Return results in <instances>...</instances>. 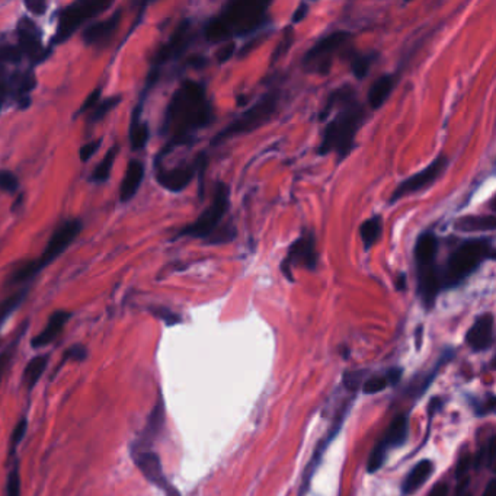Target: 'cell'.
Wrapping results in <instances>:
<instances>
[{
  "label": "cell",
  "instance_id": "1",
  "mask_svg": "<svg viewBox=\"0 0 496 496\" xmlns=\"http://www.w3.org/2000/svg\"><path fill=\"white\" fill-rule=\"evenodd\" d=\"M330 121L322 134L318 148L320 156L335 153L338 162L346 159L355 149V138L367 121V108L358 100L353 85H342L329 93L319 114V119Z\"/></svg>",
  "mask_w": 496,
  "mask_h": 496
},
{
  "label": "cell",
  "instance_id": "2",
  "mask_svg": "<svg viewBox=\"0 0 496 496\" xmlns=\"http://www.w3.org/2000/svg\"><path fill=\"white\" fill-rule=\"evenodd\" d=\"M214 119V108L207 96L205 86L195 80H185L175 91L164 112L163 131L171 138L162 156L174 148L191 144L197 133L209 127Z\"/></svg>",
  "mask_w": 496,
  "mask_h": 496
},
{
  "label": "cell",
  "instance_id": "3",
  "mask_svg": "<svg viewBox=\"0 0 496 496\" xmlns=\"http://www.w3.org/2000/svg\"><path fill=\"white\" fill-rule=\"evenodd\" d=\"M271 4L263 0H233L226 4L220 13L213 16L204 28V37L211 44L256 34L263 30L271 18Z\"/></svg>",
  "mask_w": 496,
  "mask_h": 496
},
{
  "label": "cell",
  "instance_id": "4",
  "mask_svg": "<svg viewBox=\"0 0 496 496\" xmlns=\"http://www.w3.org/2000/svg\"><path fill=\"white\" fill-rule=\"evenodd\" d=\"M495 258V246L490 237H473L460 242L448 255L445 266L440 270L441 290H452L462 285L481 265Z\"/></svg>",
  "mask_w": 496,
  "mask_h": 496
},
{
  "label": "cell",
  "instance_id": "5",
  "mask_svg": "<svg viewBox=\"0 0 496 496\" xmlns=\"http://www.w3.org/2000/svg\"><path fill=\"white\" fill-rule=\"evenodd\" d=\"M438 237L432 230L422 232L415 243V266H417V293L426 310L433 308L441 290L440 266L437 265Z\"/></svg>",
  "mask_w": 496,
  "mask_h": 496
},
{
  "label": "cell",
  "instance_id": "6",
  "mask_svg": "<svg viewBox=\"0 0 496 496\" xmlns=\"http://www.w3.org/2000/svg\"><path fill=\"white\" fill-rule=\"evenodd\" d=\"M281 107V89L274 88L270 92L262 95L251 108H247L242 112L236 119H233L229 126H226L221 131H218L213 140L211 146H220L236 136H243L252 133L259 127L270 122L273 117L278 112Z\"/></svg>",
  "mask_w": 496,
  "mask_h": 496
},
{
  "label": "cell",
  "instance_id": "7",
  "mask_svg": "<svg viewBox=\"0 0 496 496\" xmlns=\"http://www.w3.org/2000/svg\"><path fill=\"white\" fill-rule=\"evenodd\" d=\"M353 34L344 30L325 35L304 54L301 61L303 69L307 73L327 76L330 73V69H332L334 57H344V54L351 48V41H353Z\"/></svg>",
  "mask_w": 496,
  "mask_h": 496
},
{
  "label": "cell",
  "instance_id": "8",
  "mask_svg": "<svg viewBox=\"0 0 496 496\" xmlns=\"http://www.w3.org/2000/svg\"><path fill=\"white\" fill-rule=\"evenodd\" d=\"M80 230L81 223L79 220H69L63 226L58 227L50 237L46 251L41 255V258L38 261L25 263L20 270H18L16 274H13L12 277V282H24L38 274L46 265L51 263L67 249L72 242L77 237Z\"/></svg>",
  "mask_w": 496,
  "mask_h": 496
},
{
  "label": "cell",
  "instance_id": "9",
  "mask_svg": "<svg viewBox=\"0 0 496 496\" xmlns=\"http://www.w3.org/2000/svg\"><path fill=\"white\" fill-rule=\"evenodd\" d=\"M230 207V188L224 182H217L214 187L213 198L210 205L201 213V216L183 227L179 236H190L195 239H209L220 227Z\"/></svg>",
  "mask_w": 496,
  "mask_h": 496
},
{
  "label": "cell",
  "instance_id": "10",
  "mask_svg": "<svg viewBox=\"0 0 496 496\" xmlns=\"http://www.w3.org/2000/svg\"><path fill=\"white\" fill-rule=\"evenodd\" d=\"M111 5V0H79V2L69 5L60 13L54 41L56 43H65L86 20L107 11Z\"/></svg>",
  "mask_w": 496,
  "mask_h": 496
},
{
  "label": "cell",
  "instance_id": "11",
  "mask_svg": "<svg viewBox=\"0 0 496 496\" xmlns=\"http://www.w3.org/2000/svg\"><path fill=\"white\" fill-rule=\"evenodd\" d=\"M316 244L318 242L315 233L312 230H306L288 246L285 258L280 265L281 273L288 281L294 282L293 270L297 266H301L308 271L316 270L319 265V252Z\"/></svg>",
  "mask_w": 496,
  "mask_h": 496
},
{
  "label": "cell",
  "instance_id": "12",
  "mask_svg": "<svg viewBox=\"0 0 496 496\" xmlns=\"http://www.w3.org/2000/svg\"><path fill=\"white\" fill-rule=\"evenodd\" d=\"M448 163H450L448 157L445 155H440L438 157L433 159L425 169L403 179L395 188V191L391 192L389 204H396L399 200H402L409 194L419 192L431 187V185L445 172V169L448 168Z\"/></svg>",
  "mask_w": 496,
  "mask_h": 496
},
{
  "label": "cell",
  "instance_id": "13",
  "mask_svg": "<svg viewBox=\"0 0 496 496\" xmlns=\"http://www.w3.org/2000/svg\"><path fill=\"white\" fill-rule=\"evenodd\" d=\"M409 436V419L406 415H398L391 421L390 426L387 428L383 440L371 451L367 470L368 473H376L386 462L387 454L391 448H398L406 444Z\"/></svg>",
  "mask_w": 496,
  "mask_h": 496
},
{
  "label": "cell",
  "instance_id": "14",
  "mask_svg": "<svg viewBox=\"0 0 496 496\" xmlns=\"http://www.w3.org/2000/svg\"><path fill=\"white\" fill-rule=\"evenodd\" d=\"M131 457L143 476L152 485L163 490L167 496H179L176 488H174L168 478L164 476L160 457L153 450H131Z\"/></svg>",
  "mask_w": 496,
  "mask_h": 496
},
{
  "label": "cell",
  "instance_id": "15",
  "mask_svg": "<svg viewBox=\"0 0 496 496\" xmlns=\"http://www.w3.org/2000/svg\"><path fill=\"white\" fill-rule=\"evenodd\" d=\"M194 35L191 32V20L190 19H183L182 22L178 25V28L175 30V32L172 34V37L169 38V41L167 44H163L162 48L157 51V54L153 58V70H152V79L150 81L157 79V72L159 67H162L164 63H168L171 60L179 58L185 51L188 50L190 44L192 43Z\"/></svg>",
  "mask_w": 496,
  "mask_h": 496
},
{
  "label": "cell",
  "instance_id": "16",
  "mask_svg": "<svg viewBox=\"0 0 496 496\" xmlns=\"http://www.w3.org/2000/svg\"><path fill=\"white\" fill-rule=\"evenodd\" d=\"M209 159L207 152H201L191 164L187 167H178L169 171H159L157 172V182L163 188H167L171 192H181L192 182L198 169L204 160Z\"/></svg>",
  "mask_w": 496,
  "mask_h": 496
},
{
  "label": "cell",
  "instance_id": "17",
  "mask_svg": "<svg viewBox=\"0 0 496 496\" xmlns=\"http://www.w3.org/2000/svg\"><path fill=\"white\" fill-rule=\"evenodd\" d=\"M18 47L22 56L25 54L32 61H39L46 57L43 41H41V31L30 18H20L18 24Z\"/></svg>",
  "mask_w": 496,
  "mask_h": 496
},
{
  "label": "cell",
  "instance_id": "18",
  "mask_svg": "<svg viewBox=\"0 0 496 496\" xmlns=\"http://www.w3.org/2000/svg\"><path fill=\"white\" fill-rule=\"evenodd\" d=\"M495 341V318L492 313H483L476 318L466 334L467 345L474 353L489 349Z\"/></svg>",
  "mask_w": 496,
  "mask_h": 496
},
{
  "label": "cell",
  "instance_id": "19",
  "mask_svg": "<svg viewBox=\"0 0 496 496\" xmlns=\"http://www.w3.org/2000/svg\"><path fill=\"white\" fill-rule=\"evenodd\" d=\"M351 405H353V402L349 400L346 405L342 406L341 412L338 413V417H337V419H335V424L332 425V428L329 429L326 438H323V440L320 441V444L318 445V448H316V451H315V454H313L312 460H310L308 467L306 469V474H304V481H303V488H301V490H300V496H304V493H306V490H307V488H308L310 481H312L315 471L318 470V467H319V464H320V460H322V457H323V454H325L326 448L329 447L330 443H332V441L335 440V437L338 436V432L341 431L342 424H344V421H345V418H346V415H348V412H349V409H351Z\"/></svg>",
  "mask_w": 496,
  "mask_h": 496
},
{
  "label": "cell",
  "instance_id": "20",
  "mask_svg": "<svg viewBox=\"0 0 496 496\" xmlns=\"http://www.w3.org/2000/svg\"><path fill=\"white\" fill-rule=\"evenodd\" d=\"M399 81V73H386L376 79V81L368 89V105L376 111L384 105V102L390 98Z\"/></svg>",
  "mask_w": 496,
  "mask_h": 496
},
{
  "label": "cell",
  "instance_id": "21",
  "mask_svg": "<svg viewBox=\"0 0 496 496\" xmlns=\"http://www.w3.org/2000/svg\"><path fill=\"white\" fill-rule=\"evenodd\" d=\"M70 318H72V313L66 312V310H58V312H54L50 316L46 327L41 330V332L35 338H32L31 346L38 349V348H44V346L50 345L61 334V330L65 329V326L70 320Z\"/></svg>",
  "mask_w": 496,
  "mask_h": 496
},
{
  "label": "cell",
  "instance_id": "22",
  "mask_svg": "<svg viewBox=\"0 0 496 496\" xmlns=\"http://www.w3.org/2000/svg\"><path fill=\"white\" fill-rule=\"evenodd\" d=\"M119 19H121V12L118 11L107 20H102V22H98V24L88 27L84 31V41L88 46L105 44L107 41L114 35V32L117 31V28L119 25Z\"/></svg>",
  "mask_w": 496,
  "mask_h": 496
},
{
  "label": "cell",
  "instance_id": "23",
  "mask_svg": "<svg viewBox=\"0 0 496 496\" xmlns=\"http://www.w3.org/2000/svg\"><path fill=\"white\" fill-rule=\"evenodd\" d=\"M144 178V164L140 160H130L119 188L121 202H127L138 192Z\"/></svg>",
  "mask_w": 496,
  "mask_h": 496
},
{
  "label": "cell",
  "instance_id": "24",
  "mask_svg": "<svg viewBox=\"0 0 496 496\" xmlns=\"http://www.w3.org/2000/svg\"><path fill=\"white\" fill-rule=\"evenodd\" d=\"M164 421V409H163V402L159 400L152 410V415L148 421L146 428L141 432V436L137 443L131 445V450H150V445L153 440L159 436V431L162 429Z\"/></svg>",
  "mask_w": 496,
  "mask_h": 496
},
{
  "label": "cell",
  "instance_id": "25",
  "mask_svg": "<svg viewBox=\"0 0 496 496\" xmlns=\"http://www.w3.org/2000/svg\"><path fill=\"white\" fill-rule=\"evenodd\" d=\"M344 58L348 60L351 72L355 76L357 80H364L368 73L370 69L373 67V65L379 60V53L377 51H370V53H360L355 51L353 47H351L345 54Z\"/></svg>",
  "mask_w": 496,
  "mask_h": 496
},
{
  "label": "cell",
  "instance_id": "26",
  "mask_svg": "<svg viewBox=\"0 0 496 496\" xmlns=\"http://www.w3.org/2000/svg\"><path fill=\"white\" fill-rule=\"evenodd\" d=\"M433 473V463L431 460H421L415 467H412V470L407 473L406 479L403 481L402 490L405 495H412L413 492H417L422 485L432 476Z\"/></svg>",
  "mask_w": 496,
  "mask_h": 496
},
{
  "label": "cell",
  "instance_id": "27",
  "mask_svg": "<svg viewBox=\"0 0 496 496\" xmlns=\"http://www.w3.org/2000/svg\"><path fill=\"white\" fill-rule=\"evenodd\" d=\"M456 230L463 233H474V232H493L495 230V216H467L462 217L454 224Z\"/></svg>",
  "mask_w": 496,
  "mask_h": 496
},
{
  "label": "cell",
  "instance_id": "28",
  "mask_svg": "<svg viewBox=\"0 0 496 496\" xmlns=\"http://www.w3.org/2000/svg\"><path fill=\"white\" fill-rule=\"evenodd\" d=\"M360 237L363 240L364 249L368 251L373 247L381 237L383 233V217L381 216H373L367 220H364L360 226Z\"/></svg>",
  "mask_w": 496,
  "mask_h": 496
},
{
  "label": "cell",
  "instance_id": "29",
  "mask_svg": "<svg viewBox=\"0 0 496 496\" xmlns=\"http://www.w3.org/2000/svg\"><path fill=\"white\" fill-rule=\"evenodd\" d=\"M141 103H138L137 108L133 112V119L130 126V143L133 150H140L146 146L149 141V127L146 122H143L140 118V111H141Z\"/></svg>",
  "mask_w": 496,
  "mask_h": 496
},
{
  "label": "cell",
  "instance_id": "30",
  "mask_svg": "<svg viewBox=\"0 0 496 496\" xmlns=\"http://www.w3.org/2000/svg\"><path fill=\"white\" fill-rule=\"evenodd\" d=\"M47 365H48L47 355H37L27 364L24 370V384L27 386L28 391H31L35 387V384L39 381L41 376L44 374Z\"/></svg>",
  "mask_w": 496,
  "mask_h": 496
},
{
  "label": "cell",
  "instance_id": "31",
  "mask_svg": "<svg viewBox=\"0 0 496 496\" xmlns=\"http://www.w3.org/2000/svg\"><path fill=\"white\" fill-rule=\"evenodd\" d=\"M117 155H118V148L114 146V148H111L107 152L105 156H103V159L100 160V163L98 164L96 169L92 174V179L96 183L107 182L110 179V175H111V171H112V167H114V162L117 159Z\"/></svg>",
  "mask_w": 496,
  "mask_h": 496
},
{
  "label": "cell",
  "instance_id": "32",
  "mask_svg": "<svg viewBox=\"0 0 496 496\" xmlns=\"http://www.w3.org/2000/svg\"><path fill=\"white\" fill-rule=\"evenodd\" d=\"M237 236V229L235 223L229 221L226 223L224 226H220L218 229L207 239V243L209 244H224V243H230L236 239Z\"/></svg>",
  "mask_w": 496,
  "mask_h": 496
},
{
  "label": "cell",
  "instance_id": "33",
  "mask_svg": "<svg viewBox=\"0 0 496 496\" xmlns=\"http://www.w3.org/2000/svg\"><path fill=\"white\" fill-rule=\"evenodd\" d=\"M27 297V290L19 292L11 297H8L6 300L0 301V327L6 322V319L15 312V310L24 303Z\"/></svg>",
  "mask_w": 496,
  "mask_h": 496
},
{
  "label": "cell",
  "instance_id": "34",
  "mask_svg": "<svg viewBox=\"0 0 496 496\" xmlns=\"http://www.w3.org/2000/svg\"><path fill=\"white\" fill-rule=\"evenodd\" d=\"M121 102L119 96H110L105 100L99 102L98 105L93 108L92 114H91V121H99L103 117H105L110 111H112L114 108L118 107V103Z\"/></svg>",
  "mask_w": 496,
  "mask_h": 496
},
{
  "label": "cell",
  "instance_id": "35",
  "mask_svg": "<svg viewBox=\"0 0 496 496\" xmlns=\"http://www.w3.org/2000/svg\"><path fill=\"white\" fill-rule=\"evenodd\" d=\"M293 41H294V31H293V27L290 25L285 30L282 39L280 41L278 46L275 47V51L273 53V57H271L273 63H275V61H278L284 54H287V51L293 46Z\"/></svg>",
  "mask_w": 496,
  "mask_h": 496
},
{
  "label": "cell",
  "instance_id": "36",
  "mask_svg": "<svg viewBox=\"0 0 496 496\" xmlns=\"http://www.w3.org/2000/svg\"><path fill=\"white\" fill-rule=\"evenodd\" d=\"M20 58H22V53H20L19 47H15V46L0 47V66H4L5 63H19Z\"/></svg>",
  "mask_w": 496,
  "mask_h": 496
},
{
  "label": "cell",
  "instance_id": "37",
  "mask_svg": "<svg viewBox=\"0 0 496 496\" xmlns=\"http://www.w3.org/2000/svg\"><path fill=\"white\" fill-rule=\"evenodd\" d=\"M387 386H389V383H387L386 376H376V377L368 379L364 383L363 390H364L365 395H376V393H380V391H383Z\"/></svg>",
  "mask_w": 496,
  "mask_h": 496
},
{
  "label": "cell",
  "instance_id": "38",
  "mask_svg": "<svg viewBox=\"0 0 496 496\" xmlns=\"http://www.w3.org/2000/svg\"><path fill=\"white\" fill-rule=\"evenodd\" d=\"M88 355V351H86V346L85 345H81V344H76L70 348H67L65 351V354H63V361H61V365H63L66 361H84Z\"/></svg>",
  "mask_w": 496,
  "mask_h": 496
},
{
  "label": "cell",
  "instance_id": "39",
  "mask_svg": "<svg viewBox=\"0 0 496 496\" xmlns=\"http://www.w3.org/2000/svg\"><path fill=\"white\" fill-rule=\"evenodd\" d=\"M18 187H19V181L13 172L0 171V191L15 192Z\"/></svg>",
  "mask_w": 496,
  "mask_h": 496
},
{
  "label": "cell",
  "instance_id": "40",
  "mask_svg": "<svg viewBox=\"0 0 496 496\" xmlns=\"http://www.w3.org/2000/svg\"><path fill=\"white\" fill-rule=\"evenodd\" d=\"M6 496H20V476L16 464L9 473V478L6 482Z\"/></svg>",
  "mask_w": 496,
  "mask_h": 496
},
{
  "label": "cell",
  "instance_id": "41",
  "mask_svg": "<svg viewBox=\"0 0 496 496\" xmlns=\"http://www.w3.org/2000/svg\"><path fill=\"white\" fill-rule=\"evenodd\" d=\"M152 313H153L156 318L162 319L168 326H174V325H176V323L181 322V318H179L176 313L171 312L169 308L155 307V308H152Z\"/></svg>",
  "mask_w": 496,
  "mask_h": 496
},
{
  "label": "cell",
  "instance_id": "42",
  "mask_svg": "<svg viewBox=\"0 0 496 496\" xmlns=\"http://www.w3.org/2000/svg\"><path fill=\"white\" fill-rule=\"evenodd\" d=\"M100 144H102V140H93V141H89L86 143L85 146H81L80 149V160L81 162H88L100 148Z\"/></svg>",
  "mask_w": 496,
  "mask_h": 496
},
{
  "label": "cell",
  "instance_id": "43",
  "mask_svg": "<svg viewBox=\"0 0 496 496\" xmlns=\"http://www.w3.org/2000/svg\"><path fill=\"white\" fill-rule=\"evenodd\" d=\"M364 374H365V371H353V373H345L344 374L345 387L349 390H357Z\"/></svg>",
  "mask_w": 496,
  "mask_h": 496
},
{
  "label": "cell",
  "instance_id": "44",
  "mask_svg": "<svg viewBox=\"0 0 496 496\" xmlns=\"http://www.w3.org/2000/svg\"><path fill=\"white\" fill-rule=\"evenodd\" d=\"M12 349H13V345L6 348L4 353H0V381H2L5 373L9 368V364L12 361Z\"/></svg>",
  "mask_w": 496,
  "mask_h": 496
},
{
  "label": "cell",
  "instance_id": "45",
  "mask_svg": "<svg viewBox=\"0 0 496 496\" xmlns=\"http://www.w3.org/2000/svg\"><path fill=\"white\" fill-rule=\"evenodd\" d=\"M235 51H236V44L232 41V43L226 44L224 47H221V48L218 50V53H217V61H218L220 65L226 63V61H229V60L233 57Z\"/></svg>",
  "mask_w": 496,
  "mask_h": 496
},
{
  "label": "cell",
  "instance_id": "46",
  "mask_svg": "<svg viewBox=\"0 0 496 496\" xmlns=\"http://www.w3.org/2000/svg\"><path fill=\"white\" fill-rule=\"evenodd\" d=\"M25 432H27V421L22 419V421H19V424L13 429V433H12V450H15V447L20 441H22V438L25 437Z\"/></svg>",
  "mask_w": 496,
  "mask_h": 496
},
{
  "label": "cell",
  "instance_id": "47",
  "mask_svg": "<svg viewBox=\"0 0 496 496\" xmlns=\"http://www.w3.org/2000/svg\"><path fill=\"white\" fill-rule=\"evenodd\" d=\"M308 12H310V5L306 4V2H301V4L299 5V8L296 9V12L293 13L292 27H293V25H297V24H300V22H303V20L306 19V16L308 15Z\"/></svg>",
  "mask_w": 496,
  "mask_h": 496
},
{
  "label": "cell",
  "instance_id": "48",
  "mask_svg": "<svg viewBox=\"0 0 496 496\" xmlns=\"http://www.w3.org/2000/svg\"><path fill=\"white\" fill-rule=\"evenodd\" d=\"M99 98H100V89H95L93 92H91V95L85 99L84 102V105H81L80 108V112H85V111H89V110H93L98 103H99Z\"/></svg>",
  "mask_w": 496,
  "mask_h": 496
},
{
  "label": "cell",
  "instance_id": "49",
  "mask_svg": "<svg viewBox=\"0 0 496 496\" xmlns=\"http://www.w3.org/2000/svg\"><path fill=\"white\" fill-rule=\"evenodd\" d=\"M9 86H11V79L6 76L4 66H0V102L8 96Z\"/></svg>",
  "mask_w": 496,
  "mask_h": 496
},
{
  "label": "cell",
  "instance_id": "50",
  "mask_svg": "<svg viewBox=\"0 0 496 496\" xmlns=\"http://www.w3.org/2000/svg\"><path fill=\"white\" fill-rule=\"evenodd\" d=\"M25 8L35 15H44V12L47 11V4L34 0V2H25Z\"/></svg>",
  "mask_w": 496,
  "mask_h": 496
},
{
  "label": "cell",
  "instance_id": "51",
  "mask_svg": "<svg viewBox=\"0 0 496 496\" xmlns=\"http://www.w3.org/2000/svg\"><path fill=\"white\" fill-rule=\"evenodd\" d=\"M495 441H496V438H495V436H492L489 438V441H488V445H486V457H485V460H486L488 467H492L493 462H495Z\"/></svg>",
  "mask_w": 496,
  "mask_h": 496
},
{
  "label": "cell",
  "instance_id": "52",
  "mask_svg": "<svg viewBox=\"0 0 496 496\" xmlns=\"http://www.w3.org/2000/svg\"><path fill=\"white\" fill-rule=\"evenodd\" d=\"M470 456H469V454H466V456H463L462 459H460V462H459V464H457V470H456V476L460 479L462 476H463V474H466V471L469 470V467H470Z\"/></svg>",
  "mask_w": 496,
  "mask_h": 496
},
{
  "label": "cell",
  "instance_id": "53",
  "mask_svg": "<svg viewBox=\"0 0 496 496\" xmlns=\"http://www.w3.org/2000/svg\"><path fill=\"white\" fill-rule=\"evenodd\" d=\"M450 488L447 483H438L432 488L429 496H448Z\"/></svg>",
  "mask_w": 496,
  "mask_h": 496
},
{
  "label": "cell",
  "instance_id": "54",
  "mask_svg": "<svg viewBox=\"0 0 496 496\" xmlns=\"http://www.w3.org/2000/svg\"><path fill=\"white\" fill-rule=\"evenodd\" d=\"M402 376V370L400 368H391L389 373L386 374V379H387V383L389 384H396L399 381Z\"/></svg>",
  "mask_w": 496,
  "mask_h": 496
},
{
  "label": "cell",
  "instance_id": "55",
  "mask_svg": "<svg viewBox=\"0 0 496 496\" xmlns=\"http://www.w3.org/2000/svg\"><path fill=\"white\" fill-rule=\"evenodd\" d=\"M395 284H396V288H398L399 292H405V290H406V287H407V278H406V274L400 273V274L398 275V278H396Z\"/></svg>",
  "mask_w": 496,
  "mask_h": 496
},
{
  "label": "cell",
  "instance_id": "56",
  "mask_svg": "<svg viewBox=\"0 0 496 496\" xmlns=\"http://www.w3.org/2000/svg\"><path fill=\"white\" fill-rule=\"evenodd\" d=\"M190 65L194 66V67H197V69L204 67V66L207 65V58L202 57V56H195V57H192V58L190 60Z\"/></svg>",
  "mask_w": 496,
  "mask_h": 496
},
{
  "label": "cell",
  "instance_id": "57",
  "mask_svg": "<svg viewBox=\"0 0 496 496\" xmlns=\"http://www.w3.org/2000/svg\"><path fill=\"white\" fill-rule=\"evenodd\" d=\"M482 496H496V481L495 479L489 481V483L486 485Z\"/></svg>",
  "mask_w": 496,
  "mask_h": 496
},
{
  "label": "cell",
  "instance_id": "58",
  "mask_svg": "<svg viewBox=\"0 0 496 496\" xmlns=\"http://www.w3.org/2000/svg\"><path fill=\"white\" fill-rule=\"evenodd\" d=\"M421 338H422V325L418 326V330H417V346L421 348Z\"/></svg>",
  "mask_w": 496,
  "mask_h": 496
},
{
  "label": "cell",
  "instance_id": "59",
  "mask_svg": "<svg viewBox=\"0 0 496 496\" xmlns=\"http://www.w3.org/2000/svg\"><path fill=\"white\" fill-rule=\"evenodd\" d=\"M467 485H469V479H466V481L463 482V488H462V495H460V496H473L470 492H466Z\"/></svg>",
  "mask_w": 496,
  "mask_h": 496
},
{
  "label": "cell",
  "instance_id": "60",
  "mask_svg": "<svg viewBox=\"0 0 496 496\" xmlns=\"http://www.w3.org/2000/svg\"><path fill=\"white\" fill-rule=\"evenodd\" d=\"M0 108H2V102H0Z\"/></svg>",
  "mask_w": 496,
  "mask_h": 496
}]
</instances>
